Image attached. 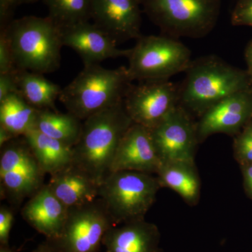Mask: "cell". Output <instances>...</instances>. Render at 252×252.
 <instances>
[{
    "label": "cell",
    "mask_w": 252,
    "mask_h": 252,
    "mask_svg": "<svg viewBox=\"0 0 252 252\" xmlns=\"http://www.w3.org/2000/svg\"><path fill=\"white\" fill-rule=\"evenodd\" d=\"M161 165L151 130L133 123L119 142L111 172L127 170L157 175Z\"/></svg>",
    "instance_id": "9a60e30c"
},
{
    "label": "cell",
    "mask_w": 252,
    "mask_h": 252,
    "mask_svg": "<svg viewBox=\"0 0 252 252\" xmlns=\"http://www.w3.org/2000/svg\"><path fill=\"white\" fill-rule=\"evenodd\" d=\"M114 225L107 207L98 198L69 208L62 233L57 240L50 242L62 252H99L104 235Z\"/></svg>",
    "instance_id": "9c48e42d"
},
{
    "label": "cell",
    "mask_w": 252,
    "mask_h": 252,
    "mask_svg": "<svg viewBox=\"0 0 252 252\" xmlns=\"http://www.w3.org/2000/svg\"><path fill=\"white\" fill-rule=\"evenodd\" d=\"M8 36L3 30L0 34V74L17 70Z\"/></svg>",
    "instance_id": "484cf974"
},
{
    "label": "cell",
    "mask_w": 252,
    "mask_h": 252,
    "mask_svg": "<svg viewBox=\"0 0 252 252\" xmlns=\"http://www.w3.org/2000/svg\"><path fill=\"white\" fill-rule=\"evenodd\" d=\"M161 188L157 176L136 171L110 172L99 185L103 201L114 224L144 219Z\"/></svg>",
    "instance_id": "8992f818"
},
{
    "label": "cell",
    "mask_w": 252,
    "mask_h": 252,
    "mask_svg": "<svg viewBox=\"0 0 252 252\" xmlns=\"http://www.w3.org/2000/svg\"><path fill=\"white\" fill-rule=\"evenodd\" d=\"M16 138L9 131L6 130L4 127H0V147H2L10 141Z\"/></svg>",
    "instance_id": "836d02e7"
},
{
    "label": "cell",
    "mask_w": 252,
    "mask_h": 252,
    "mask_svg": "<svg viewBox=\"0 0 252 252\" xmlns=\"http://www.w3.org/2000/svg\"><path fill=\"white\" fill-rule=\"evenodd\" d=\"M14 221L12 209L5 205L0 208V245H9L10 233Z\"/></svg>",
    "instance_id": "83f0119b"
},
{
    "label": "cell",
    "mask_w": 252,
    "mask_h": 252,
    "mask_svg": "<svg viewBox=\"0 0 252 252\" xmlns=\"http://www.w3.org/2000/svg\"><path fill=\"white\" fill-rule=\"evenodd\" d=\"M82 127V121L70 113L62 114L58 111L39 109L34 129L74 147L79 140Z\"/></svg>",
    "instance_id": "603a6c76"
},
{
    "label": "cell",
    "mask_w": 252,
    "mask_h": 252,
    "mask_svg": "<svg viewBox=\"0 0 252 252\" xmlns=\"http://www.w3.org/2000/svg\"><path fill=\"white\" fill-rule=\"evenodd\" d=\"M160 233L144 219L114 225L104 235V252H161Z\"/></svg>",
    "instance_id": "e0dca14e"
},
{
    "label": "cell",
    "mask_w": 252,
    "mask_h": 252,
    "mask_svg": "<svg viewBox=\"0 0 252 252\" xmlns=\"http://www.w3.org/2000/svg\"><path fill=\"white\" fill-rule=\"evenodd\" d=\"M47 185L69 208L82 206L99 198V184L74 164L51 175Z\"/></svg>",
    "instance_id": "ac0fdd59"
},
{
    "label": "cell",
    "mask_w": 252,
    "mask_h": 252,
    "mask_svg": "<svg viewBox=\"0 0 252 252\" xmlns=\"http://www.w3.org/2000/svg\"><path fill=\"white\" fill-rule=\"evenodd\" d=\"M252 120V88L240 91L207 109L197 122L199 142L218 133L235 136Z\"/></svg>",
    "instance_id": "7c38bea8"
},
{
    "label": "cell",
    "mask_w": 252,
    "mask_h": 252,
    "mask_svg": "<svg viewBox=\"0 0 252 252\" xmlns=\"http://www.w3.org/2000/svg\"><path fill=\"white\" fill-rule=\"evenodd\" d=\"M44 174L54 175L72 165L73 147L33 129L23 136Z\"/></svg>",
    "instance_id": "d6986e66"
},
{
    "label": "cell",
    "mask_w": 252,
    "mask_h": 252,
    "mask_svg": "<svg viewBox=\"0 0 252 252\" xmlns=\"http://www.w3.org/2000/svg\"><path fill=\"white\" fill-rule=\"evenodd\" d=\"M61 29L63 46L74 50L84 66L99 64L107 59L127 58L130 54V49H119L114 39L89 21Z\"/></svg>",
    "instance_id": "5bb4252c"
},
{
    "label": "cell",
    "mask_w": 252,
    "mask_h": 252,
    "mask_svg": "<svg viewBox=\"0 0 252 252\" xmlns=\"http://www.w3.org/2000/svg\"><path fill=\"white\" fill-rule=\"evenodd\" d=\"M180 85V104L200 118L228 96L252 88L248 71L231 65L216 56L192 61Z\"/></svg>",
    "instance_id": "6da1fadb"
},
{
    "label": "cell",
    "mask_w": 252,
    "mask_h": 252,
    "mask_svg": "<svg viewBox=\"0 0 252 252\" xmlns=\"http://www.w3.org/2000/svg\"><path fill=\"white\" fill-rule=\"evenodd\" d=\"M16 75L19 94L28 103L38 109L57 111L56 101L62 91L61 86L39 73L18 69Z\"/></svg>",
    "instance_id": "44dd1931"
},
{
    "label": "cell",
    "mask_w": 252,
    "mask_h": 252,
    "mask_svg": "<svg viewBox=\"0 0 252 252\" xmlns=\"http://www.w3.org/2000/svg\"><path fill=\"white\" fill-rule=\"evenodd\" d=\"M16 5H18V0H0L1 28L9 24L11 11Z\"/></svg>",
    "instance_id": "f546056e"
},
{
    "label": "cell",
    "mask_w": 252,
    "mask_h": 252,
    "mask_svg": "<svg viewBox=\"0 0 252 252\" xmlns=\"http://www.w3.org/2000/svg\"><path fill=\"white\" fill-rule=\"evenodd\" d=\"M230 19L233 26L252 27V0H238Z\"/></svg>",
    "instance_id": "4316f807"
},
{
    "label": "cell",
    "mask_w": 252,
    "mask_h": 252,
    "mask_svg": "<svg viewBox=\"0 0 252 252\" xmlns=\"http://www.w3.org/2000/svg\"><path fill=\"white\" fill-rule=\"evenodd\" d=\"M44 175L24 137H16L1 147V198L9 200L14 206H18L44 186Z\"/></svg>",
    "instance_id": "ba28073f"
},
{
    "label": "cell",
    "mask_w": 252,
    "mask_h": 252,
    "mask_svg": "<svg viewBox=\"0 0 252 252\" xmlns=\"http://www.w3.org/2000/svg\"><path fill=\"white\" fill-rule=\"evenodd\" d=\"M0 252H15L9 245H0Z\"/></svg>",
    "instance_id": "e575fe53"
},
{
    "label": "cell",
    "mask_w": 252,
    "mask_h": 252,
    "mask_svg": "<svg viewBox=\"0 0 252 252\" xmlns=\"http://www.w3.org/2000/svg\"><path fill=\"white\" fill-rule=\"evenodd\" d=\"M245 58L246 61L247 66L249 75L250 76L252 80V40L250 41L245 48Z\"/></svg>",
    "instance_id": "1f68e13d"
},
{
    "label": "cell",
    "mask_w": 252,
    "mask_h": 252,
    "mask_svg": "<svg viewBox=\"0 0 252 252\" xmlns=\"http://www.w3.org/2000/svg\"><path fill=\"white\" fill-rule=\"evenodd\" d=\"M17 70L0 74V102L11 94L19 93L16 75Z\"/></svg>",
    "instance_id": "f1b7e54d"
},
{
    "label": "cell",
    "mask_w": 252,
    "mask_h": 252,
    "mask_svg": "<svg viewBox=\"0 0 252 252\" xmlns=\"http://www.w3.org/2000/svg\"><path fill=\"white\" fill-rule=\"evenodd\" d=\"M162 34L179 39H201L216 26L220 0H140Z\"/></svg>",
    "instance_id": "5b68a950"
},
{
    "label": "cell",
    "mask_w": 252,
    "mask_h": 252,
    "mask_svg": "<svg viewBox=\"0 0 252 252\" xmlns=\"http://www.w3.org/2000/svg\"><path fill=\"white\" fill-rule=\"evenodd\" d=\"M123 103L132 123L152 130L180 104V85L169 80L132 84Z\"/></svg>",
    "instance_id": "30bf717a"
},
{
    "label": "cell",
    "mask_w": 252,
    "mask_h": 252,
    "mask_svg": "<svg viewBox=\"0 0 252 252\" xmlns=\"http://www.w3.org/2000/svg\"><path fill=\"white\" fill-rule=\"evenodd\" d=\"M132 124L123 102L86 119L73 147V164L100 185L110 173L119 142Z\"/></svg>",
    "instance_id": "7a4b0ae2"
},
{
    "label": "cell",
    "mask_w": 252,
    "mask_h": 252,
    "mask_svg": "<svg viewBox=\"0 0 252 252\" xmlns=\"http://www.w3.org/2000/svg\"><path fill=\"white\" fill-rule=\"evenodd\" d=\"M68 212L69 207L64 205L46 185L25 204L21 215L28 224L44 235L46 240L54 241L62 233Z\"/></svg>",
    "instance_id": "2e32d148"
},
{
    "label": "cell",
    "mask_w": 252,
    "mask_h": 252,
    "mask_svg": "<svg viewBox=\"0 0 252 252\" xmlns=\"http://www.w3.org/2000/svg\"><path fill=\"white\" fill-rule=\"evenodd\" d=\"M39 1V0H18V4H29V3L35 2V1Z\"/></svg>",
    "instance_id": "d590c367"
},
{
    "label": "cell",
    "mask_w": 252,
    "mask_h": 252,
    "mask_svg": "<svg viewBox=\"0 0 252 252\" xmlns=\"http://www.w3.org/2000/svg\"><path fill=\"white\" fill-rule=\"evenodd\" d=\"M92 0H44L49 17L60 28L91 19Z\"/></svg>",
    "instance_id": "cb8c5ba5"
},
{
    "label": "cell",
    "mask_w": 252,
    "mask_h": 252,
    "mask_svg": "<svg viewBox=\"0 0 252 252\" xmlns=\"http://www.w3.org/2000/svg\"><path fill=\"white\" fill-rule=\"evenodd\" d=\"M160 187L173 190L190 205L198 203L200 180L195 162H162L157 175Z\"/></svg>",
    "instance_id": "ffe728a7"
},
{
    "label": "cell",
    "mask_w": 252,
    "mask_h": 252,
    "mask_svg": "<svg viewBox=\"0 0 252 252\" xmlns=\"http://www.w3.org/2000/svg\"><path fill=\"white\" fill-rule=\"evenodd\" d=\"M140 0H92L91 18L116 42L137 40L141 33Z\"/></svg>",
    "instance_id": "4fadbf2b"
},
{
    "label": "cell",
    "mask_w": 252,
    "mask_h": 252,
    "mask_svg": "<svg viewBox=\"0 0 252 252\" xmlns=\"http://www.w3.org/2000/svg\"><path fill=\"white\" fill-rule=\"evenodd\" d=\"M32 252H62L54 243L46 240L45 243L41 244Z\"/></svg>",
    "instance_id": "d6a6232c"
},
{
    "label": "cell",
    "mask_w": 252,
    "mask_h": 252,
    "mask_svg": "<svg viewBox=\"0 0 252 252\" xmlns=\"http://www.w3.org/2000/svg\"><path fill=\"white\" fill-rule=\"evenodd\" d=\"M1 30L8 36L17 69L42 74L59 69L61 29L49 16H25Z\"/></svg>",
    "instance_id": "3957f363"
},
{
    "label": "cell",
    "mask_w": 252,
    "mask_h": 252,
    "mask_svg": "<svg viewBox=\"0 0 252 252\" xmlns=\"http://www.w3.org/2000/svg\"><path fill=\"white\" fill-rule=\"evenodd\" d=\"M150 130L162 163L195 162V152L200 143L197 122L180 104Z\"/></svg>",
    "instance_id": "8fae6325"
},
{
    "label": "cell",
    "mask_w": 252,
    "mask_h": 252,
    "mask_svg": "<svg viewBox=\"0 0 252 252\" xmlns=\"http://www.w3.org/2000/svg\"><path fill=\"white\" fill-rule=\"evenodd\" d=\"M132 81L126 67L107 69L99 64L84 69L64 89L59 99L67 112L84 122L104 109L120 103Z\"/></svg>",
    "instance_id": "277c9868"
},
{
    "label": "cell",
    "mask_w": 252,
    "mask_h": 252,
    "mask_svg": "<svg viewBox=\"0 0 252 252\" xmlns=\"http://www.w3.org/2000/svg\"><path fill=\"white\" fill-rule=\"evenodd\" d=\"M127 72L131 81L169 80L185 72L192 62L191 53L178 39L161 35H142L130 49Z\"/></svg>",
    "instance_id": "52a82bcc"
},
{
    "label": "cell",
    "mask_w": 252,
    "mask_h": 252,
    "mask_svg": "<svg viewBox=\"0 0 252 252\" xmlns=\"http://www.w3.org/2000/svg\"><path fill=\"white\" fill-rule=\"evenodd\" d=\"M233 155L240 167L252 164V120L235 136Z\"/></svg>",
    "instance_id": "d4e9b609"
},
{
    "label": "cell",
    "mask_w": 252,
    "mask_h": 252,
    "mask_svg": "<svg viewBox=\"0 0 252 252\" xmlns=\"http://www.w3.org/2000/svg\"><path fill=\"white\" fill-rule=\"evenodd\" d=\"M240 167L243 172L245 192L252 200V164Z\"/></svg>",
    "instance_id": "4dcf8cb0"
},
{
    "label": "cell",
    "mask_w": 252,
    "mask_h": 252,
    "mask_svg": "<svg viewBox=\"0 0 252 252\" xmlns=\"http://www.w3.org/2000/svg\"><path fill=\"white\" fill-rule=\"evenodd\" d=\"M39 109L31 105L19 93L0 102V127L15 137H23L35 128Z\"/></svg>",
    "instance_id": "7402d4cb"
}]
</instances>
